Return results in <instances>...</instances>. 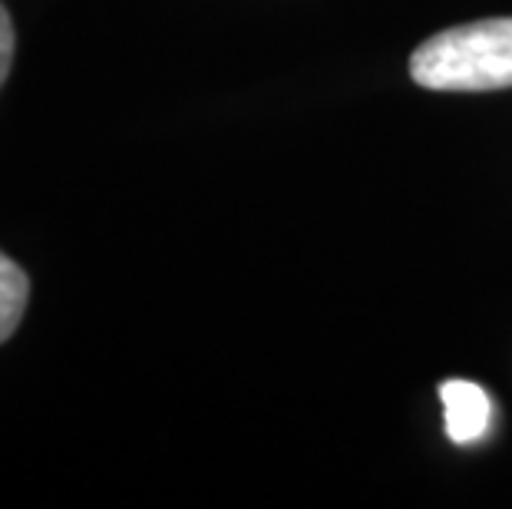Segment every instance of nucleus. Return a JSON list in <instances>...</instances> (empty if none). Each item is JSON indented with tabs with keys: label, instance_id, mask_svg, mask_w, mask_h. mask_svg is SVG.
<instances>
[{
	"label": "nucleus",
	"instance_id": "1",
	"mask_svg": "<svg viewBox=\"0 0 512 509\" xmlns=\"http://www.w3.org/2000/svg\"><path fill=\"white\" fill-rule=\"evenodd\" d=\"M413 83L440 93H489L512 86V17L450 27L410 57Z\"/></svg>",
	"mask_w": 512,
	"mask_h": 509
},
{
	"label": "nucleus",
	"instance_id": "2",
	"mask_svg": "<svg viewBox=\"0 0 512 509\" xmlns=\"http://www.w3.org/2000/svg\"><path fill=\"white\" fill-rule=\"evenodd\" d=\"M443 400V424L446 437L453 443H476L483 440L493 427V400L473 381H443L440 384Z\"/></svg>",
	"mask_w": 512,
	"mask_h": 509
},
{
	"label": "nucleus",
	"instance_id": "3",
	"mask_svg": "<svg viewBox=\"0 0 512 509\" xmlns=\"http://www.w3.org/2000/svg\"><path fill=\"white\" fill-rule=\"evenodd\" d=\"M30 298V278L14 258H7L0 252V344L7 338H14L20 318L27 311Z\"/></svg>",
	"mask_w": 512,
	"mask_h": 509
},
{
	"label": "nucleus",
	"instance_id": "4",
	"mask_svg": "<svg viewBox=\"0 0 512 509\" xmlns=\"http://www.w3.org/2000/svg\"><path fill=\"white\" fill-rule=\"evenodd\" d=\"M14 24H10V14H7V7L0 4V86L7 83L10 77V63H14Z\"/></svg>",
	"mask_w": 512,
	"mask_h": 509
}]
</instances>
